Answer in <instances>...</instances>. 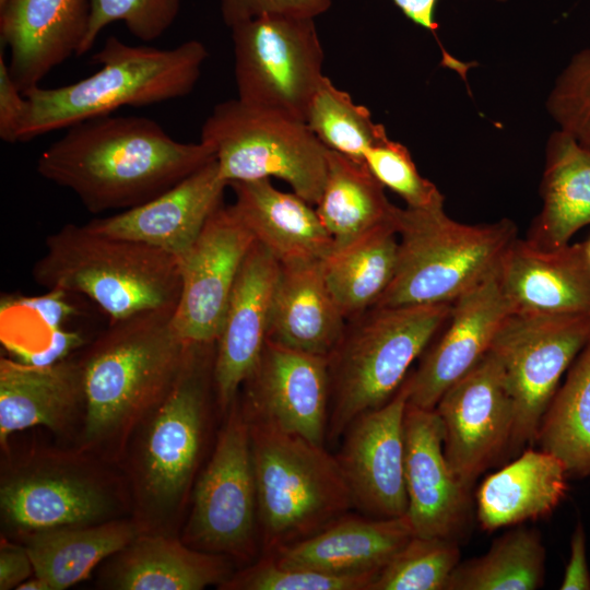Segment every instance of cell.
I'll use <instances>...</instances> for the list:
<instances>
[{
	"label": "cell",
	"instance_id": "22",
	"mask_svg": "<svg viewBox=\"0 0 590 590\" xmlns=\"http://www.w3.org/2000/svg\"><path fill=\"white\" fill-rule=\"evenodd\" d=\"M92 0H4L0 38L9 70L24 93L78 51L86 35Z\"/></svg>",
	"mask_w": 590,
	"mask_h": 590
},
{
	"label": "cell",
	"instance_id": "47",
	"mask_svg": "<svg viewBox=\"0 0 590 590\" xmlns=\"http://www.w3.org/2000/svg\"><path fill=\"white\" fill-rule=\"evenodd\" d=\"M16 590H50L45 580L34 575L20 583Z\"/></svg>",
	"mask_w": 590,
	"mask_h": 590
},
{
	"label": "cell",
	"instance_id": "27",
	"mask_svg": "<svg viewBox=\"0 0 590 590\" xmlns=\"http://www.w3.org/2000/svg\"><path fill=\"white\" fill-rule=\"evenodd\" d=\"M322 261L280 264L268 340L329 357L343 337L346 318L329 291Z\"/></svg>",
	"mask_w": 590,
	"mask_h": 590
},
{
	"label": "cell",
	"instance_id": "2",
	"mask_svg": "<svg viewBox=\"0 0 590 590\" xmlns=\"http://www.w3.org/2000/svg\"><path fill=\"white\" fill-rule=\"evenodd\" d=\"M174 311L153 309L109 322L80 357L84 448L125 440L174 385L189 346L174 326Z\"/></svg>",
	"mask_w": 590,
	"mask_h": 590
},
{
	"label": "cell",
	"instance_id": "23",
	"mask_svg": "<svg viewBox=\"0 0 590 590\" xmlns=\"http://www.w3.org/2000/svg\"><path fill=\"white\" fill-rule=\"evenodd\" d=\"M512 311L590 315V262L582 243L542 249L516 238L499 264Z\"/></svg>",
	"mask_w": 590,
	"mask_h": 590
},
{
	"label": "cell",
	"instance_id": "4",
	"mask_svg": "<svg viewBox=\"0 0 590 590\" xmlns=\"http://www.w3.org/2000/svg\"><path fill=\"white\" fill-rule=\"evenodd\" d=\"M32 276L47 290L90 298L109 322L148 310L176 308L180 294L176 257L76 224H66L47 236L45 252L33 266Z\"/></svg>",
	"mask_w": 590,
	"mask_h": 590
},
{
	"label": "cell",
	"instance_id": "33",
	"mask_svg": "<svg viewBox=\"0 0 590 590\" xmlns=\"http://www.w3.org/2000/svg\"><path fill=\"white\" fill-rule=\"evenodd\" d=\"M398 248L392 222L334 248L322 261L329 291L345 318L358 317L377 304L394 276Z\"/></svg>",
	"mask_w": 590,
	"mask_h": 590
},
{
	"label": "cell",
	"instance_id": "49",
	"mask_svg": "<svg viewBox=\"0 0 590 590\" xmlns=\"http://www.w3.org/2000/svg\"><path fill=\"white\" fill-rule=\"evenodd\" d=\"M4 0H0V4L3 2Z\"/></svg>",
	"mask_w": 590,
	"mask_h": 590
},
{
	"label": "cell",
	"instance_id": "15",
	"mask_svg": "<svg viewBox=\"0 0 590 590\" xmlns=\"http://www.w3.org/2000/svg\"><path fill=\"white\" fill-rule=\"evenodd\" d=\"M256 239L233 205H220L180 258L174 326L189 344L215 343L241 264Z\"/></svg>",
	"mask_w": 590,
	"mask_h": 590
},
{
	"label": "cell",
	"instance_id": "30",
	"mask_svg": "<svg viewBox=\"0 0 590 590\" xmlns=\"http://www.w3.org/2000/svg\"><path fill=\"white\" fill-rule=\"evenodd\" d=\"M117 554L107 577L110 589L201 590L229 578L220 554L163 535L140 534Z\"/></svg>",
	"mask_w": 590,
	"mask_h": 590
},
{
	"label": "cell",
	"instance_id": "46",
	"mask_svg": "<svg viewBox=\"0 0 590 590\" xmlns=\"http://www.w3.org/2000/svg\"><path fill=\"white\" fill-rule=\"evenodd\" d=\"M494 1L505 2L506 0ZM392 2L416 25L430 32L437 31L435 10L438 0H392Z\"/></svg>",
	"mask_w": 590,
	"mask_h": 590
},
{
	"label": "cell",
	"instance_id": "3",
	"mask_svg": "<svg viewBox=\"0 0 590 590\" xmlns=\"http://www.w3.org/2000/svg\"><path fill=\"white\" fill-rule=\"evenodd\" d=\"M208 57V48L197 39L173 48H156L129 45L109 36L92 56L99 69L90 76L54 88L37 85L23 93L26 110L19 142L111 115L125 106H148L187 96L196 87Z\"/></svg>",
	"mask_w": 590,
	"mask_h": 590
},
{
	"label": "cell",
	"instance_id": "18",
	"mask_svg": "<svg viewBox=\"0 0 590 590\" xmlns=\"http://www.w3.org/2000/svg\"><path fill=\"white\" fill-rule=\"evenodd\" d=\"M500 264V263H499ZM499 264L451 302L450 315L435 343L410 374L409 403L435 409L441 396L491 350L512 311L499 278Z\"/></svg>",
	"mask_w": 590,
	"mask_h": 590
},
{
	"label": "cell",
	"instance_id": "31",
	"mask_svg": "<svg viewBox=\"0 0 590 590\" xmlns=\"http://www.w3.org/2000/svg\"><path fill=\"white\" fill-rule=\"evenodd\" d=\"M140 532L135 522L108 520L35 532L26 535L25 547L34 575L50 590H63L87 578L98 563L123 550Z\"/></svg>",
	"mask_w": 590,
	"mask_h": 590
},
{
	"label": "cell",
	"instance_id": "40",
	"mask_svg": "<svg viewBox=\"0 0 590 590\" xmlns=\"http://www.w3.org/2000/svg\"><path fill=\"white\" fill-rule=\"evenodd\" d=\"M364 161L373 175L399 194L411 209L444 205L437 187L417 170L409 150L388 137L371 146Z\"/></svg>",
	"mask_w": 590,
	"mask_h": 590
},
{
	"label": "cell",
	"instance_id": "16",
	"mask_svg": "<svg viewBox=\"0 0 590 590\" xmlns=\"http://www.w3.org/2000/svg\"><path fill=\"white\" fill-rule=\"evenodd\" d=\"M410 374L393 397L358 415L344 432L335 456L353 504L374 518L406 515L404 414Z\"/></svg>",
	"mask_w": 590,
	"mask_h": 590
},
{
	"label": "cell",
	"instance_id": "36",
	"mask_svg": "<svg viewBox=\"0 0 590 590\" xmlns=\"http://www.w3.org/2000/svg\"><path fill=\"white\" fill-rule=\"evenodd\" d=\"M306 123L327 149L359 161L388 137L385 127L373 120L368 108L354 103L328 76L311 99Z\"/></svg>",
	"mask_w": 590,
	"mask_h": 590
},
{
	"label": "cell",
	"instance_id": "43",
	"mask_svg": "<svg viewBox=\"0 0 590 590\" xmlns=\"http://www.w3.org/2000/svg\"><path fill=\"white\" fill-rule=\"evenodd\" d=\"M26 110L23 92L14 83L3 52L0 54V139L19 142V131Z\"/></svg>",
	"mask_w": 590,
	"mask_h": 590
},
{
	"label": "cell",
	"instance_id": "38",
	"mask_svg": "<svg viewBox=\"0 0 590 590\" xmlns=\"http://www.w3.org/2000/svg\"><path fill=\"white\" fill-rule=\"evenodd\" d=\"M181 0H92L86 35L78 51L91 50L103 30L122 22L128 31L143 42L161 37L175 22Z\"/></svg>",
	"mask_w": 590,
	"mask_h": 590
},
{
	"label": "cell",
	"instance_id": "5",
	"mask_svg": "<svg viewBox=\"0 0 590 590\" xmlns=\"http://www.w3.org/2000/svg\"><path fill=\"white\" fill-rule=\"evenodd\" d=\"M451 303L371 307L329 355L327 438L337 441L362 413L389 401L447 321Z\"/></svg>",
	"mask_w": 590,
	"mask_h": 590
},
{
	"label": "cell",
	"instance_id": "7",
	"mask_svg": "<svg viewBox=\"0 0 590 590\" xmlns=\"http://www.w3.org/2000/svg\"><path fill=\"white\" fill-rule=\"evenodd\" d=\"M248 422L267 554L317 533L354 506L339 462L324 446Z\"/></svg>",
	"mask_w": 590,
	"mask_h": 590
},
{
	"label": "cell",
	"instance_id": "9",
	"mask_svg": "<svg viewBox=\"0 0 590 590\" xmlns=\"http://www.w3.org/2000/svg\"><path fill=\"white\" fill-rule=\"evenodd\" d=\"M215 343L189 344L182 367L148 415L137 474L144 505L168 512L182 502L201 453Z\"/></svg>",
	"mask_w": 590,
	"mask_h": 590
},
{
	"label": "cell",
	"instance_id": "39",
	"mask_svg": "<svg viewBox=\"0 0 590 590\" xmlns=\"http://www.w3.org/2000/svg\"><path fill=\"white\" fill-rule=\"evenodd\" d=\"M376 576L335 575L285 566L266 555L229 577L219 588L225 590H367Z\"/></svg>",
	"mask_w": 590,
	"mask_h": 590
},
{
	"label": "cell",
	"instance_id": "35",
	"mask_svg": "<svg viewBox=\"0 0 590 590\" xmlns=\"http://www.w3.org/2000/svg\"><path fill=\"white\" fill-rule=\"evenodd\" d=\"M544 575L541 534L518 526L494 540L485 554L459 562L446 590H535Z\"/></svg>",
	"mask_w": 590,
	"mask_h": 590
},
{
	"label": "cell",
	"instance_id": "37",
	"mask_svg": "<svg viewBox=\"0 0 590 590\" xmlns=\"http://www.w3.org/2000/svg\"><path fill=\"white\" fill-rule=\"evenodd\" d=\"M459 562L457 540L413 535L367 590H446Z\"/></svg>",
	"mask_w": 590,
	"mask_h": 590
},
{
	"label": "cell",
	"instance_id": "19",
	"mask_svg": "<svg viewBox=\"0 0 590 590\" xmlns=\"http://www.w3.org/2000/svg\"><path fill=\"white\" fill-rule=\"evenodd\" d=\"M406 516L415 535L457 540L470 518V491L444 453V427L435 409L408 402L404 414Z\"/></svg>",
	"mask_w": 590,
	"mask_h": 590
},
{
	"label": "cell",
	"instance_id": "13",
	"mask_svg": "<svg viewBox=\"0 0 590 590\" xmlns=\"http://www.w3.org/2000/svg\"><path fill=\"white\" fill-rule=\"evenodd\" d=\"M435 410L444 427L446 460L471 489L512 438L515 404L498 358L488 351L447 389Z\"/></svg>",
	"mask_w": 590,
	"mask_h": 590
},
{
	"label": "cell",
	"instance_id": "25",
	"mask_svg": "<svg viewBox=\"0 0 590 590\" xmlns=\"http://www.w3.org/2000/svg\"><path fill=\"white\" fill-rule=\"evenodd\" d=\"M85 410L80 358L34 366L14 358L0 359V442L15 432L46 426L55 432L70 425Z\"/></svg>",
	"mask_w": 590,
	"mask_h": 590
},
{
	"label": "cell",
	"instance_id": "12",
	"mask_svg": "<svg viewBox=\"0 0 590 590\" xmlns=\"http://www.w3.org/2000/svg\"><path fill=\"white\" fill-rule=\"evenodd\" d=\"M237 399L196 484L185 536L200 551L250 558L259 529L257 488L250 426Z\"/></svg>",
	"mask_w": 590,
	"mask_h": 590
},
{
	"label": "cell",
	"instance_id": "11",
	"mask_svg": "<svg viewBox=\"0 0 590 590\" xmlns=\"http://www.w3.org/2000/svg\"><path fill=\"white\" fill-rule=\"evenodd\" d=\"M590 341V315L511 311L491 352L500 362L515 404L509 449L534 444L562 376Z\"/></svg>",
	"mask_w": 590,
	"mask_h": 590
},
{
	"label": "cell",
	"instance_id": "42",
	"mask_svg": "<svg viewBox=\"0 0 590 590\" xmlns=\"http://www.w3.org/2000/svg\"><path fill=\"white\" fill-rule=\"evenodd\" d=\"M332 2L333 0H220V10L224 24L231 28L264 14L315 19L326 13Z\"/></svg>",
	"mask_w": 590,
	"mask_h": 590
},
{
	"label": "cell",
	"instance_id": "21",
	"mask_svg": "<svg viewBox=\"0 0 590 590\" xmlns=\"http://www.w3.org/2000/svg\"><path fill=\"white\" fill-rule=\"evenodd\" d=\"M227 186L214 158L158 197L84 225L93 232L140 241L180 259L222 205Z\"/></svg>",
	"mask_w": 590,
	"mask_h": 590
},
{
	"label": "cell",
	"instance_id": "34",
	"mask_svg": "<svg viewBox=\"0 0 590 590\" xmlns=\"http://www.w3.org/2000/svg\"><path fill=\"white\" fill-rule=\"evenodd\" d=\"M536 441L564 462L569 479L590 477V341L546 408Z\"/></svg>",
	"mask_w": 590,
	"mask_h": 590
},
{
	"label": "cell",
	"instance_id": "6",
	"mask_svg": "<svg viewBox=\"0 0 590 590\" xmlns=\"http://www.w3.org/2000/svg\"><path fill=\"white\" fill-rule=\"evenodd\" d=\"M394 223L397 269L376 307L451 303L494 271L517 238L509 219L464 224L450 219L444 205L397 206Z\"/></svg>",
	"mask_w": 590,
	"mask_h": 590
},
{
	"label": "cell",
	"instance_id": "32",
	"mask_svg": "<svg viewBox=\"0 0 590 590\" xmlns=\"http://www.w3.org/2000/svg\"><path fill=\"white\" fill-rule=\"evenodd\" d=\"M396 210L365 161L328 149L327 180L316 211L334 248L394 222Z\"/></svg>",
	"mask_w": 590,
	"mask_h": 590
},
{
	"label": "cell",
	"instance_id": "20",
	"mask_svg": "<svg viewBox=\"0 0 590 590\" xmlns=\"http://www.w3.org/2000/svg\"><path fill=\"white\" fill-rule=\"evenodd\" d=\"M280 269V262L255 241L238 272L215 341L213 362V388L225 414L261 358Z\"/></svg>",
	"mask_w": 590,
	"mask_h": 590
},
{
	"label": "cell",
	"instance_id": "48",
	"mask_svg": "<svg viewBox=\"0 0 590 590\" xmlns=\"http://www.w3.org/2000/svg\"><path fill=\"white\" fill-rule=\"evenodd\" d=\"M581 243H582L586 257L590 262V236L585 241H581Z\"/></svg>",
	"mask_w": 590,
	"mask_h": 590
},
{
	"label": "cell",
	"instance_id": "24",
	"mask_svg": "<svg viewBox=\"0 0 590 590\" xmlns=\"http://www.w3.org/2000/svg\"><path fill=\"white\" fill-rule=\"evenodd\" d=\"M415 535L408 516L346 515L317 533L269 553L281 565L335 575H373Z\"/></svg>",
	"mask_w": 590,
	"mask_h": 590
},
{
	"label": "cell",
	"instance_id": "17",
	"mask_svg": "<svg viewBox=\"0 0 590 590\" xmlns=\"http://www.w3.org/2000/svg\"><path fill=\"white\" fill-rule=\"evenodd\" d=\"M245 385L241 408L248 421L323 446L330 410L328 356L267 340L259 364Z\"/></svg>",
	"mask_w": 590,
	"mask_h": 590
},
{
	"label": "cell",
	"instance_id": "1",
	"mask_svg": "<svg viewBox=\"0 0 590 590\" xmlns=\"http://www.w3.org/2000/svg\"><path fill=\"white\" fill-rule=\"evenodd\" d=\"M214 158L209 145L177 141L150 118L105 115L69 127L36 170L97 214L148 202Z\"/></svg>",
	"mask_w": 590,
	"mask_h": 590
},
{
	"label": "cell",
	"instance_id": "26",
	"mask_svg": "<svg viewBox=\"0 0 590 590\" xmlns=\"http://www.w3.org/2000/svg\"><path fill=\"white\" fill-rule=\"evenodd\" d=\"M232 204L238 216L280 264L324 260L334 249L316 209L270 179L234 181Z\"/></svg>",
	"mask_w": 590,
	"mask_h": 590
},
{
	"label": "cell",
	"instance_id": "8",
	"mask_svg": "<svg viewBox=\"0 0 590 590\" xmlns=\"http://www.w3.org/2000/svg\"><path fill=\"white\" fill-rule=\"evenodd\" d=\"M200 141L215 156L229 185L276 177L311 205L321 197L328 149L306 121L233 98L219 103L201 128Z\"/></svg>",
	"mask_w": 590,
	"mask_h": 590
},
{
	"label": "cell",
	"instance_id": "14",
	"mask_svg": "<svg viewBox=\"0 0 590 590\" xmlns=\"http://www.w3.org/2000/svg\"><path fill=\"white\" fill-rule=\"evenodd\" d=\"M78 462H27L1 480L2 522L25 535L108 521L115 508L109 485Z\"/></svg>",
	"mask_w": 590,
	"mask_h": 590
},
{
	"label": "cell",
	"instance_id": "29",
	"mask_svg": "<svg viewBox=\"0 0 590 590\" xmlns=\"http://www.w3.org/2000/svg\"><path fill=\"white\" fill-rule=\"evenodd\" d=\"M540 194L542 209L527 236L536 247H563L590 224V151L559 129L546 143Z\"/></svg>",
	"mask_w": 590,
	"mask_h": 590
},
{
	"label": "cell",
	"instance_id": "44",
	"mask_svg": "<svg viewBox=\"0 0 590 590\" xmlns=\"http://www.w3.org/2000/svg\"><path fill=\"white\" fill-rule=\"evenodd\" d=\"M560 590H590V571L587 562V538L583 524L578 521L570 538V554L559 587Z\"/></svg>",
	"mask_w": 590,
	"mask_h": 590
},
{
	"label": "cell",
	"instance_id": "41",
	"mask_svg": "<svg viewBox=\"0 0 590 590\" xmlns=\"http://www.w3.org/2000/svg\"><path fill=\"white\" fill-rule=\"evenodd\" d=\"M546 109L559 130L590 151V48L576 54L558 75Z\"/></svg>",
	"mask_w": 590,
	"mask_h": 590
},
{
	"label": "cell",
	"instance_id": "10",
	"mask_svg": "<svg viewBox=\"0 0 590 590\" xmlns=\"http://www.w3.org/2000/svg\"><path fill=\"white\" fill-rule=\"evenodd\" d=\"M231 31L237 97L306 121L326 76L315 19L264 14Z\"/></svg>",
	"mask_w": 590,
	"mask_h": 590
},
{
	"label": "cell",
	"instance_id": "45",
	"mask_svg": "<svg viewBox=\"0 0 590 590\" xmlns=\"http://www.w3.org/2000/svg\"><path fill=\"white\" fill-rule=\"evenodd\" d=\"M34 573L32 558L25 547L2 541L0 548V589H16Z\"/></svg>",
	"mask_w": 590,
	"mask_h": 590
},
{
	"label": "cell",
	"instance_id": "28",
	"mask_svg": "<svg viewBox=\"0 0 590 590\" xmlns=\"http://www.w3.org/2000/svg\"><path fill=\"white\" fill-rule=\"evenodd\" d=\"M564 462L545 450L526 449L488 475L476 492L481 528L492 532L550 516L569 489Z\"/></svg>",
	"mask_w": 590,
	"mask_h": 590
}]
</instances>
